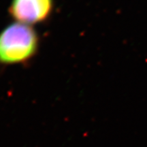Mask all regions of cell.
<instances>
[{"label":"cell","instance_id":"6da1fadb","mask_svg":"<svg viewBox=\"0 0 147 147\" xmlns=\"http://www.w3.org/2000/svg\"><path fill=\"white\" fill-rule=\"evenodd\" d=\"M40 47V38L31 25L14 22L0 32V65L28 63Z\"/></svg>","mask_w":147,"mask_h":147},{"label":"cell","instance_id":"7a4b0ae2","mask_svg":"<svg viewBox=\"0 0 147 147\" xmlns=\"http://www.w3.org/2000/svg\"><path fill=\"white\" fill-rule=\"evenodd\" d=\"M54 8V0H12L8 12L14 22L32 26L47 21Z\"/></svg>","mask_w":147,"mask_h":147}]
</instances>
